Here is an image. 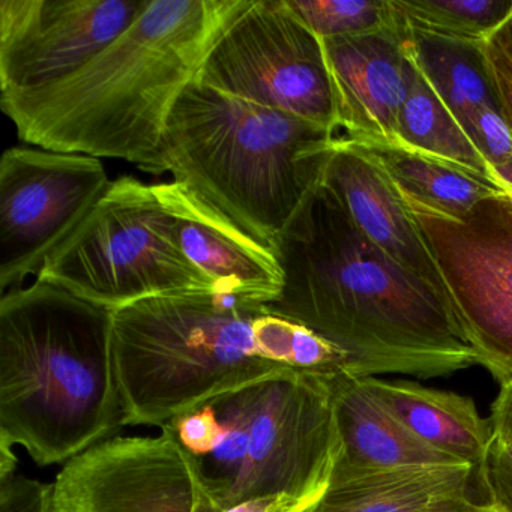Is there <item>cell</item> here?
<instances>
[{
  "mask_svg": "<svg viewBox=\"0 0 512 512\" xmlns=\"http://www.w3.org/2000/svg\"><path fill=\"white\" fill-rule=\"evenodd\" d=\"M274 254L283 289L266 311L337 347L347 373L428 379L479 364L449 299L374 247L322 182Z\"/></svg>",
  "mask_w": 512,
  "mask_h": 512,
  "instance_id": "6da1fadb",
  "label": "cell"
},
{
  "mask_svg": "<svg viewBox=\"0 0 512 512\" xmlns=\"http://www.w3.org/2000/svg\"><path fill=\"white\" fill-rule=\"evenodd\" d=\"M250 0H149L112 46L61 82L0 95L22 142L151 172L167 121Z\"/></svg>",
  "mask_w": 512,
  "mask_h": 512,
  "instance_id": "7a4b0ae2",
  "label": "cell"
},
{
  "mask_svg": "<svg viewBox=\"0 0 512 512\" xmlns=\"http://www.w3.org/2000/svg\"><path fill=\"white\" fill-rule=\"evenodd\" d=\"M113 311L35 281L0 299V440L41 466L122 427Z\"/></svg>",
  "mask_w": 512,
  "mask_h": 512,
  "instance_id": "3957f363",
  "label": "cell"
},
{
  "mask_svg": "<svg viewBox=\"0 0 512 512\" xmlns=\"http://www.w3.org/2000/svg\"><path fill=\"white\" fill-rule=\"evenodd\" d=\"M337 134L193 82L167 121L151 172L170 173L274 251L322 182Z\"/></svg>",
  "mask_w": 512,
  "mask_h": 512,
  "instance_id": "277c9868",
  "label": "cell"
},
{
  "mask_svg": "<svg viewBox=\"0 0 512 512\" xmlns=\"http://www.w3.org/2000/svg\"><path fill=\"white\" fill-rule=\"evenodd\" d=\"M284 320L223 293L146 299L113 311L122 425H163L283 370L272 361Z\"/></svg>",
  "mask_w": 512,
  "mask_h": 512,
  "instance_id": "5b68a950",
  "label": "cell"
},
{
  "mask_svg": "<svg viewBox=\"0 0 512 512\" xmlns=\"http://www.w3.org/2000/svg\"><path fill=\"white\" fill-rule=\"evenodd\" d=\"M37 280L110 311L160 296L215 292L179 247L154 185L133 176L112 181Z\"/></svg>",
  "mask_w": 512,
  "mask_h": 512,
  "instance_id": "8992f818",
  "label": "cell"
},
{
  "mask_svg": "<svg viewBox=\"0 0 512 512\" xmlns=\"http://www.w3.org/2000/svg\"><path fill=\"white\" fill-rule=\"evenodd\" d=\"M227 398L245 443L232 506L277 496L319 503L340 449L329 373L283 368Z\"/></svg>",
  "mask_w": 512,
  "mask_h": 512,
  "instance_id": "52a82bcc",
  "label": "cell"
},
{
  "mask_svg": "<svg viewBox=\"0 0 512 512\" xmlns=\"http://www.w3.org/2000/svg\"><path fill=\"white\" fill-rule=\"evenodd\" d=\"M196 82L338 136L322 40L284 0H250L206 56Z\"/></svg>",
  "mask_w": 512,
  "mask_h": 512,
  "instance_id": "ba28073f",
  "label": "cell"
},
{
  "mask_svg": "<svg viewBox=\"0 0 512 512\" xmlns=\"http://www.w3.org/2000/svg\"><path fill=\"white\" fill-rule=\"evenodd\" d=\"M401 197L439 268L479 364L500 385L512 382V196L482 200L461 218Z\"/></svg>",
  "mask_w": 512,
  "mask_h": 512,
  "instance_id": "9c48e42d",
  "label": "cell"
},
{
  "mask_svg": "<svg viewBox=\"0 0 512 512\" xmlns=\"http://www.w3.org/2000/svg\"><path fill=\"white\" fill-rule=\"evenodd\" d=\"M112 181L100 158L17 146L0 160V290L29 275L79 229Z\"/></svg>",
  "mask_w": 512,
  "mask_h": 512,
  "instance_id": "30bf717a",
  "label": "cell"
},
{
  "mask_svg": "<svg viewBox=\"0 0 512 512\" xmlns=\"http://www.w3.org/2000/svg\"><path fill=\"white\" fill-rule=\"evenodd\" d=\"M50 512H217L169 424L157 437L103 440L64 464Z\"/></svg>",
  "mask_w": 512,
  "mask_h": 512,
  "instance_id": "8fae6325",
  "label": "cell"
},
{
  "mask_svg": "<svg viewBox=\"0 0 512 512\" xmlns=\"http://www.w3.org/2000/svg\"><path fill=\"white\" fill-rule=\"evenodd\" d=\"M149 0H0V95L67 79L112 46Z\"/></svg>",
  "mask_w": 512,
  "mask_h": 512,
  "instance_id": "7c38bea8",
  "label": "cell"
},
{
  "mask_svg": "<svg viewBox=\"0 0 512 512\" xmlns=\"http://www.w3.org/2000/svg\"><path fill=\"white\" fill-rule=\"evenodd\" d=\"M403 19V17H401ZM406 23L359 37L322 40L337 106L338 137L397 143V122L415 65L404 47Z\"/></svg>",
  "mask_w": 512,
  "mask_h": 512,
  "instance_id": "4fadbf2b",
  "label": "cell"
},
{
  "mask_svg": "<svg viewBox=\"0 0 512 512\" xmlns=\"http://www.w3.org/2000/svg\"><path fill=\"white\" fill-rule=\"evenodd\" d=\"M154 188L172 217L179 247L214 284L215 292L262 305L278 298L283 272L274 251L251 238L187 185L172 181Z\"/></svg>",
  "mask_w": 512,
  "mask_h": 512,
  "instance_id": "5bb4252c",
  "label": "cell"
},
{
  "mask_svg": "<svg viewBox=\"0 0 512 512\" xmlns=\"http://www.w3.org/2000/svg\"><path fill=\"white\" fill-rule=\"evenodd\" d=\"M322 185L334 194L374 247L449 299L412 212L388 175L371 158L338 137L326 163Z\"/></svg>",
  "mask_w": 512,
  "mask_h": 512,
  "instance_id": "9a60e30c",
  "label": "cell"
},
{
  "mask_svg": "<svg viewBox=\"0 0 512 512\" xmlns=\"http://www.w3.org/2000/svg\"><path fill=\"white\" fill-rule=\"evenodd\" d=\"M329 385L340 439L329 488L403 467L461 464L413 436L370 394L362 377L338 370L329 373Z\"/></svg>",
  "mask_w": 512,
  "mask_h": 512,
  "instance_id": "2e32d148",
  "label": "cell"
},
{
  "mask_svg": "<svg viewBox=\"0 0 512 512\" xmlns=\"http://www.w3.org/2000/svg\"><path fill=\"white\" fill-rule=\"evenodd\" d=\"M364 382L370 394L413 436L457 463L479 469L494 428L490 419L479 415L472 398L406 380L365 377Z\"/></svg>",
  "mask_w": 512,
  "mask_h": 512,
  "instance_id": "e0dca14e",
  "label": "cell"
},
{
  "mask_svg": "<svg viewBox=\"0 0 512 512\" xmlns=\"http://www.w3.org/2000/svg\"><path fill=\"white\" fill-rule=\"evenodd\" d=\"M467 464H425L328 488L311 512H451L470 503Z\"/></svg>",
  "mask_w": 512,
  "mask_h": 512,
  "instance_id": "ac0fdd59",
  "label": "cell"
},
{
  "mask_svg": "<svg viewBox=\"0 0 512 512\" xmlns=\"http://www.w3.org/2000/svg\"><path fill=\"white\" fill-rule=\"evenodd\" d=\"M344 140L371 158L403 196L449 218L464 217L482 200L508 194L493 179L400 143Z\"/></svg>",
  "mask_w": 512,
  "mask_h": 512,
  "instance_id": "d6986e66",
  "label": "cell"
},
{
  "mask_svg": "<svg viewBox=\"0 0 512 512\" xmlns=\"http://www.w3.org/2000/svg\"><path fill=\"white\" fill-rule=\"evenodd\" d=\"M404 47L434 94L463 127L484 109H497L484 43L452 40L406 26Z\"/></svg>",
  "mask_w": 512,
  "mask_h": 512,
  "instance_id": "ffe728a7",
  "label": "cell"
},
{
  "mask_svg": "<svg viewBox=\"0 0 512 512\" xmlns=\"http://www.w3.org/2000/svg\"><path fill=\"white\" fill-rule=\"evenodd\" d=\"M397 143L496 181L466 131L434 94L418 68L398 115Z\"/></svg>",
  "mask_w": 512,
  "mask_h": 512,
  "instance_id": "44dd1931",
  "label": "cell"
},
{
  "mask_svg": "<svg viewBox=\"0 0 512 512\" xmlns=\"http://www.w3.org/2000/svg\"><path fill=\"white\" fill-rule=\"evenodd\" d=\"M407 28L484 43L512 13V0H392Z\"/></svg>",
  "mask_w": 512,
  "mask_h": 512,
  "instance_id": "7402d4cb",
  "label": "cell"
},
{
  "mask_svg": "<svg viewBox=\"0 0 512 512\" xmlns=\"http://www.w3.org/2000/svg\"><path fill=\"white\" fill-rule=\"evenodd\" d=\"M320 40L359 37L401 26L392 0H284Z\"/></svg>",
  "mask_w": 512,
  "mask_h": 512,
  "instance_id": "603a6c76",
  "label": "cell"
},
{
  "mask_svg": "<svg viewBox=\"0 0 512 512\" xmlns=\"http://www.w3.org/2000/svg\"><path fill=\"white\" fill-rule=\"evenodd\" d=\"M469 139L490 167L494 179L512 196V131L499 112L484 109L464 125Z\"/></svg>",
  "mask_w": 512,
  "mask_h": 512,
  "instance_id": "cb8c5ba5",
  "label": "cell"
},
{
  "mask_svg": "<svg viewBox=\"0 0 512 512\" xmlns=\"http://www.w3.org/2000/svg\"><path fill=\"white\" fill-rule=\"evenodd\" d=\"M484 56L499 115L512 131V13L484 41Z\"/></svg>",
  "mask_w": 512,
  "mask_h": 512,
  "instance_id": "d4e9b609",
  "label": "cell"
},
{
  "mask_svg": "<svg viewBox=\"0 0 512 512\" xmlns=\"http://www.w3.org/2000/svg\"><path fill=\"white\" fill-rule=\"evenodd\" d=\"M478 475L487 490L488 503L499 512H512V439L494 433Z\"/></svg>",
  "mask_w": 512,
  "mask_h": 512,
  "instance_id": "484cf974",
  "label": "cell"
},
{
  "mask_svg": "<svg viewBox=\"0 0 512 512\" xmlns=\"http://www.w3.org/2000/svg\"><path fill=\"white\" fill-rule=\"evenodd\" d=\"M179 443L194 458L206 457L217 448L221 437V425L212 404L199 407L187 415L170 422Z\"/></svg>",
  "mask_w": 512,
  "mask_h": 512,
  "instance_id": "4316f807",
  "label": "cell"
},
{
  "mask_svg": "<svg viewBox=\"0 0 512 512\" xmlns=\"http://www.w3.org/2000/svg\"><path fill=\"white\" fill-rule=\"evenodd\" d=\"M52 484L25 476L0 478V512H50Z\"/></svg>",
  "mask_w": 512,
  "mask_h": 512,
  "instance_id": "83f0119b",
  "label": "cell"
},
{
  "mask_svg": "<svg viewBox=\"0 0 512 512\" xmlns=\"http://www.w3.org/2000/svg\"><path fill=\"white\" fill-rule=\"evenodd\" d=\"M313 506L296 502L292 497L287 496L262 497V499L239 503L224 512H302L313 508Z\"/></svg>",
  "mask_w": 512,
  "mask_h": 512,
  "instance_id": "f1b7e54d",
  "label": "cell"
},
{
  "mask_svg": "<svg viewBox=\"0 0 512 512\" xmlns=\"http://www.w3.org/2000/svg\"><path fill=\"white\" fill-rule=\"evenodd\" d=\"M491 424L497 436L512 439V382L500 385V392L491 407Z\"/></svg>",
  "mask_w": 512,
  "mask_h": 512,
  "instance_id": "f546056e",
  "label": "cell"
},
{
  "mask_svg": "<svg viewBox=\"0 0 512 512\" xmlns=\"http://www.w3.org/2000/svg\"><path fill=\"white\" fill-rule=\"evenodd\" d=\"M451 512H499L494 506H491L490 503L487 505H478V503H470L466 508L458 509V511Z\"/></svg>",
  "mask_w": 512,
  "mask_h": 512,
  "instance_id": "4dcf8cb0",
  "label": "cell"
},
{
  "mask_svg": "<svg viewBox=\"0 0 512 512\" xmlns=\"http://www.w3.org/2000/svg\"><path fill=\"white\" fill-rule=\"evenodd\" d=\"M314 506H316V505H314ZM314 506H313V508H314ZM313 508L307 509V511H302V512H311V509H313Z\"/></svg>",
  "mask_w": 512,
  "mask_h": 512,
  "instance_id": "1f68e13d",
  "label": "cell"
}]
</instances>
